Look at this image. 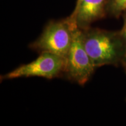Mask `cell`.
Listing matches in <instances>:
<instances>
[{
    "instance_id": "10",
    "label": "cell",
    "mask_w": 126,
    "mask_h": 126,
    "mask_svg": "<svg viewBox=\"0 0 126 126\" xmlns=\"http://www.w3.org/2000/svg\"><path fill=\"white\" fill-rule=\"evenodd\" d=\"M124 69H125V72H126V68H125Z\"/></svg>"
},
{
    "instance_id": "9",
    "label": "cell",
    "mask_w": 126,
    "mask_h": 126,
    "mask_svg": "<svg viewBox=\"0 0 126 126\" xmlns=\"http://www.w3.org/2000/svg\"><path fill=\"white\" fill-rule=\"evenodd\" d=\"M81 1V0H77V2H79V1Z\"/></svg>"
},
{
    "instance_id": "2",
    "label": "cell",
    "mask_w": 126,
    "mask_h": 126,
    "mask_svg": "<svg viewBox=\"0 0 126 126\" xmlns=\"http://www.w3.org/2000/svg\"><path fill=\"white\" fill-rule=\"evenodd\" d=\"M75 26L69 16L63 20H51L46 25L40 36L30 45V48L40 54L49 53L65 59Z\"/></svg>"
},
{
    "instance_id": "7",
    "label": "cell",
    "mask_w": 126,
    "mask_h": 126,
    "mask_svg": "<svg viewBox=\"0 0 126 126\" xmlns=\"http://www.w3.org/2000/svg\"><path fill=\"white\" fill-rule=\"evenodd\" d=\"M122 16L123 18V26L120 32L126 45V12H124Z\"/></svg>"
},
{
    "instance_id": "1",
    "label": "cell",
    "mask_w": 126,
    "mask_h": 126,
    "mask_svg": "<svg viewBox=\"0 0 126 126\" xmlns=\"http://www.w3.org/2000/svg\"><path fill=\"white\" fill-rule=\"evenodd\" d=\"M82 31L85 48L96 68L122 64L126 56V45L120 31L90 27Z\"/></svg>"
},
{
    "instance_id": "5",
    "label": "cell",
    "mask_w": 126,
    "mask_h": 126,
    "mask_svg": "<svg viewBox=\"0 0 126 126\" xmlns=\"http://www.w3.org/2000/svg\"><path fill=\"white\" fill-rule=\"evenodd\" d=\"M108 0H81L69 18L75 23L79 29H86L94 22L108 15L107 4Z\"/></svg>"
},
{
    "instance_id": "8",
    "label": "cell",
    "mask_w": 126,
    "mask_h": 126,
    "mask_svg": "<svg viewBox=\"0 0 126 126\" xmlns=\"http://www.w3.org/2000/svg\"><path fill=\"white\" fill-rule=\"evenodd\" d=\"M122 64L123 65V67L124 68H126V56H125V57H124V59H123V60L122 61Z\"/></svg>"
},
{
    "instance_id": "3",
    "label": "cell",
    "mask_w": 126,
    "mask_h": 126,
    "mask_svg": "<svg viewBox=\"0 0 126 126\" xmlns=\"http://www.w3.org/2000/svg\"><path fill=\"white\" fill-rule=\"evenodd\" d=\"M95 70L85 48L82 31L76 25L73 30L71 45L65 59L64 74L68 79L83 85Z\"/></svg>"
},
{
    "instance_id": "6",
    "label": "cell",
    "mask_w": 126,
    "mask_h": 126,
    "mask_svg": "<svg viewBox=\"0 0 126 126\" xmlns=\"http://www.w3.org/2000/svg\"><path fill=\"white\" fill-rule=\"evenodd\" d=\"M106 10L109 16L120 18L126 12V0H108Z\"/></svg>"
},
{
    "instance_id": "4",
    "label": "cell",
    "mask_w": 126,
    "mask_h": 126,
    "mask_svg": "<svg viewBox=\"0 0 126 126\" xmlns=\"http://www.w3.org/2000/svg\"><path fill=\"white\" fill-rule=\"evenodd\" d=\"M65 59L49 53H40L34 61L23 64L1 76V79L38 77L50 79L64 74Z\"/></svg>"
}]
</instances>
